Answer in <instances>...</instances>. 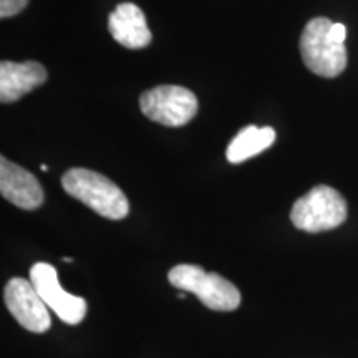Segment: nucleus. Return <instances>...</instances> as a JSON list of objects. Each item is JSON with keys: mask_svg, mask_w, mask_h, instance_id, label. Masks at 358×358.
I'll list each match as a JSON object with an SVG mask.
<instances>
[{"mask_svg": "<svg viewBox=\"0 0 358 358\" xmlns=\"http://www.w3.org/2000/svg\"><path fill=\"white\" fill-rule=\"evenodd\" d=\"M62 186L71 198L82 201L100 216L120 221L129 214L124 192L103 174L87 168H71L62 176Z\"/></svg>", "mask_w": 358, "mask_h": 358, "instance_id": "nucleus-1", "label": "nucleus"}, {"mask_svg": "<svg viewBox=\"0 0 358 358\" xmlns=\"http://www.w3.org/2000/svg\"><path fill=\"white\" fill-rule=\"evenodd\" d=\"M173 287L194 294L208 308L219 312L236 310L241 303V292L232 282L214 272H206L194 264H179L168 274Z\"/></svg>", "mask_w": 358, "mask_h": 358, "instance_id": "nucleus-2", "label": "nucleus"}, {"mask_svg": "<svg viewBox=\"0 0 358 358\" xmlns=\"http://www.w3.org/2000/svg\"><path fill=\"white\" fill-rule=\"evenodd\" d=\"M347 219V203L334 187L320 185L299 198L290 211V221L306 232H324L342 226Z\"/></svg>", "mask_w": 358, "mask_h": 358, "instance_id": "nucleus-3", "label": "nucleus"}, {"mask_svg": "<svg viewBox=\"0 0 358 358\" xmlns=\"http://www.w3.org/2000/svg\"><path fill=\"white\" fill-rule=\"evenodd\" d=\"M332 20L325 17L312 19L301 35V53L303 64L319 77L335 78L347 66L345 43L334 42L330 37Z\"/></svg>", "mask_w": 358, "mask_h": 358, "instance_id": "nucleus-4", "label": "nucleus"}, {"mask_svg": "<svg viewBox=\"0 0 358 358\" xmlns=\"http://www.w3.org/2000/svg\"><path fill=\"white\" fill-rule=\"evenodd\" d=\"M140 108L146 118L164 127H185L198 113V98L179 85H159L140 96Z\"/></svg>", "mask_w": 358, "mask_h": 358, "instance_id": "nucleus-5", "label": "nucleus"}, {"mask_svg": "<svg viewBox=\"0 0 358 358\" xmlns=\"http://www.w3.org/2000/svg\"><path fill=\"white\" fill-rule=\"evenodd\" d=\"M30 282L34 284L42 301L57 313L62 322L69 325H77L87 315V301L65 292L58 282L57 268L47 262H37L30 268Z\"/></svg>", "mask_w": 358, "mask_h": 358, "instance_id": "nucleus-6", "label": "nucleus"}, {"mask_svg": "<svg viewBox=\"0 0 358 358\" xmlns=\"http://www.w3.org/2000/svg\"><path fill=\"white\" fill-rule=\"evenodd\" d=\"M3 299L13 319L29 332L45 334L50 329L52 320L47 303L42 301L30 280L13 277L7 282Z\"/></svg>", "mask_w": 358, "mask_h": 358, "instance_id": "nucleus-7", "label": "nucleus"}, {"mask_svg": "<svg viewBox=\"0 0 358 358\" xmlns=\"http://www.w3.org/2000/svg\"><path fill=\"white\" fill-rule=\"evenodd\" d=\"M0 192L7 201L25 211H35L45 201L38 179L6 156L0 158Z\"/></svg>", "mask_w": 358, "mask_h": 358, "instance_id": "nucleus-8", "label": "nucleus"}, {"mask_svg": "<svg viewBox=\"0 0 358 358\" xmlns=\"http://www.w3.org/2000/svg\"><path fill=\"white\" fill-rule=\"evenodd\" d=\"M47 70L38 62H2L0 64V101L13 103L47 82Z\"/></svg>", "mask_w": 358, "mask_h": 358, "instance_id": "nucleus-9", "label": "nucleus"}, {"mask_svg": "<svg viewBox=\"0 0 358 358\" xmlns=\"http://www.w3.org/2000/svg\"><path fill=\"white\" fill-rule=\"evenodd\" d=\"M108 29L116 42L131 50L145 48L153 40V34L148 29L145 13L140 7L129 2L120 3L110 13Z\"/></svg>", "mask_w": 358, "mask_h": 358, "instance_id": "nucleus-10", "label": "nucleus"}, {"mask_svg": "<svg viewBox=\"0 0 358 358\" xmlns=\"http://www.w3.org/2000/svg\"><path fill=\"white\" fill-rule=\"evenodd\" d=\"M275 141L274 128H257L254 124L241 129L239 133L232 138L226 151V158L232 164L244 163L254 156H257L267 148H271Z\"/></svg>", "mask_w": 358, "mask_h": 358, "instance_id": "nucleus-11", "label": "nucleus"}, {"mask_svg": "<svg viewBox=\"0 0 358 358\" xmlns=\"http://www.w3.org/2000/svg\"><path fill=\"white\" fill-rule=\"evenodd\" d=\"M29 3V0H0V17L7 19L20 13Z\"/></svg>", "mask_w": 358, "mask_h": 358, "instance_id": "nucleus-12", "label": "nucleus"}, {"mask_svg": "<svg viewBox=\"0 0 358 358\" xmlns=\"http://www.w3.org/2000/svg\"><path fill=\"white\" fill-rule=\"evenodd\" d=\"M330 37H332L334 42L345 43V38H347L345 25H343V24H332V29H330Z\"/></svg>", "mask_w": 358, "mask_h": 358, "instance_id": "nucleus-13", "label": "nucleus"}, {"mask_svg": "<svg viewBox=\"0 0 358 358\" xmlns=\"http://www.w3.org/2000/svg\"><path fill=\"white\" fill-rule=\"evenodd\" d=\"M40 169H42L43 173H47L48 171V166H47V164H42V166H40Z\"/></svg>", "mask_w": 358, "mask_h": 358, "instance_id": "nucleus-14", "label": "nucleus"}]
</instances>
